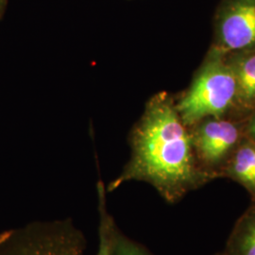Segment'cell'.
Segmentation results:
<instances>
[{
  "instance_id": "6da1fadb",
  "label": "cell",
  "mask_w": 255,
  "mask_h": 255,
  "mask_svg": "<svg viewBox=\"0 0 255 255\" xmlns=\"http://www.w3.org/2000/svg\"><path fill=\"white\" fill-rule=\"evenodd\" d=\"M128 141L129 160L106 192L115 191L129 181L144 182L167 203L175 204L190 192L218 179L201 165L191 128L183 123L175 100L165 92L147 101Z\"/></svg>"
},
{
  "instance_id": "7a4b0ae2",
  "label": "cell",
  "mask_w": 255,
  "mask_h": 255,
  "mask_svg": "<svg viewBox=\"0 0 255 255\" xmlns=\"http://www.w3.org/2000/svg\"><path fill=\"white\" fill-rule=\"evenodd\" d=\"M225 54L213 48L190 87L175 101L187 127H194L204 119H220L237 102L236 78Z\"/></svg>"
},
{
  "instance_id": "3957f363",
  "label": "cell",
  "mask_w": 255,
  "mask_h": 255,
  "mask_svg": "<svg viewBox=\"0 0 255 255\" xmlns=\"http://www.w3.org/2000/svg\"><path fill=\"white\" fill-rule=\"evenodd\" d=\"M85 248L71 219L35 221L0 234V255H84Z\"/></svg>"
},
{
  "instance_id": "277c9868",
  "label": "cell",
  "mask_w": 255,
  "mask_h": 255,
  "mask_svg": "<svg viewBox=\"0 0 255 255\" xmlns=\"http://www.w3.org/2000/svg\"><path fill=\"white\" fill-rule=\"evenodd\" d=\"M195 150L201 165L217 178L245 137L236 123L221 119H204L191 128Z\"/></svg>"
},
{
  "instance_id": "5b68a950",
  "label": "cell",
  "mask_w": 255,
  "mask_h": 255,
  "mask_svg": "<svg viewBox=\"0 0 255 255\" xmlns=\"http://www.w3.org/2000/svg\"><path fill=\"white\" fill-rule=\"evenodd\" d=\"M217 47L230 51L255 49V0H224L217 16Z\"/></svg>"
},
{
  "instance_id": "8992f818",
  "label": "cell",
  "mask_w": 255,
  "mask_h": 255,
  "mask_svg": "<svg viewBox=\"0 0 255 255\" xmlns=\"http://www.w3.org/2000/svg\"><path fill=\"white\" fill-rule=\"evenodd\" d=\"M222 177L241 184L255 203V141L242 139L225 165Z\"/></svg>"
},
{
  "instance_id": "52a82bcc",
  "label": "cell",
  "mask_w": 255,
  "mask_h": 255,
  "mask_svg": "<svg viewBox=\"0 0 255 255\" xmlns=\"http://www.w3.org/2000/svg\"><path fill=\"white\" fill-rule=\"evenodd\" d=\"M237 82V102L255 108V49L242 51L229 60Z\"/></svg>"
},
{
  "instance_id": "ba28073f",
  "label": "cell",
  "mask_w": 255,
  "mask_h": 255,
  "mask_svg": "<svg viewBox=\"0 0 255 255\" xmlns=\"http://www.w3.org/2000/svg\"><path fill=\"white\" fill-rule=\"evenodd\" d=\"M222 255H255V203L237 219Z\"/></svg>"
},
{
  "instance_id": "9c48e42d",
  "label": "cell",
  "mask_w": 255,
  "mask_h": 255,
  "mask_svg": "<svg viewBox=\"0 0 255 255\" xmlns=\"http://www.w3.org/2000/svg\"><path fill=\"white\" fill-rule=\"evenodd\" d=\"M106 193V186L104 185V183L101 181L99 182L98 199L100 213V244L97 255H112V227L115 220L107 211Z\"/></svg>"
},
{
  "instance_id": "30bf717a",
  "label": "cell",
  "mask_w": 255,
  "mask_h": 255,
  "mask_svg": "<svg viewBox=\"0 0 255 255\" xmlns=\"http://www.w3.org/2000/svg\"><path fill=\"white\" fill-rule=\"evenodd\" d=\"M112 255H153L146 247L126 237L116 222L112 227Z\"/></svg>"
},
{
  "instance_id": "8fae6325",
  "label": "cell",
  "mask_w": 255,
  "mask_h": 255,
  "mask_svg": "<svg viewBox=\"0 0 255 255\" xmlns=\"http://www.w3.org/2000/svg\"><path fill=\"white\" fill-rule=\"evenodd\" d=\"M244 134L247 138L255 141V114L253 119L248 123L246 128L244 129Z\"/></svg>"
},
{
  "instance_id": "7c38bea8",
  "label": "cell",
  "mask_w": 255,
  "mask_h": 255,
  "mask_svg": "<svg viewBox=\"0 0 255 255\" xmlns=\"http://www.w3.org/2000/svg\"><path fill=\"white\" fill-rule=\"evenodd\" d=\"M7 5H8V0H0V20L4 17Z\"/></svg>"
},
{
  "instance_id": "4fadbf2b",
  "label": "cell",
  "mask_w": 255,
  "mask_h": 255,
  "mask_svg": "<svg viewBox=\"0 0 255 255\" xmlns=\"http://www.w3.org/2000/svg\"><path fill=\"white\" fill-rule=\"evenodd\" d=\"M221 255V254H218V255Z\"/></svg>"
}]
</instances>
